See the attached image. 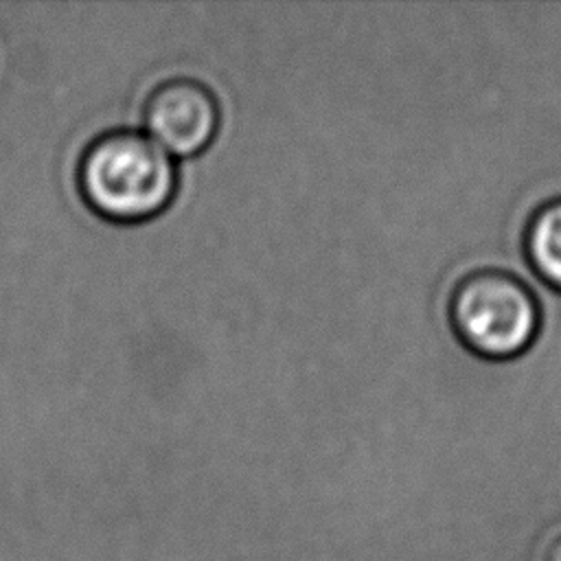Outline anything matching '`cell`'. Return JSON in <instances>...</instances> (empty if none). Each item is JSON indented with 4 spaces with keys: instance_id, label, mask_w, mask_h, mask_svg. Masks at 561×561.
Segmentation results:
<instances>
[{
    "instance_id": "6da1fadb",
    "label": "cell",
    "mask_w": 561,
    "mask_h": 561,
    "mask_svg": "<svg viewBox=\"0 0 561 561\" xmlns=\"http://www.w3.org/2000/svg\"><path fill=\"white\" fill-rule=\"evenodd\" d=\"M175 186V160L140 129H105L77 160V188L83 202L110 221L156 217L171 204Z\"/></svg>"
},
{
    "instance_id": "7a4b0ae2",
    "label": "cell",
    "mask_w": 561,
    "mask_h": 561,
    "mask_svg": "<svg viewBox=\"0 0 561 561\" xmlns=\"http://www.w3.org/2000/svg\"><path fill=\"white\" fill-rule=\"evenodd\" d=\"M449 318L456 333L489 357L524 351L539 322L533 294L517 278L495 270L476 272L456 285Z\"/></svg>"
},
{
    "instance_id": "3957f363",
    "label": "cell",
    "mask_w": 561,
    "mask_h": 561,
    "mask_svg": "<svg viewBox=\"0 0 561 561\" xmlns=\"http://www.w3.org/2000/svg\"><path fill=\"white\" fill-rule=\"evenodd\" d=\"M221 107L199 79L171 77L156 83L142 105L147 134L175 156H195L215 138Z\"/></svg>"
},
{
    "instance_id": "277c9868",
    "label": "cell",
    "mask_w": 561,
    "mask_h": 561,
    "mask_svg": "<svg viewBox=\"0 0 561 561\" xmlns=\"http://www.w3.org/2000/svg\"><path fill=\"white\" fill-rule=\"evenodd\" d=\"M526 243L539 274L561 287V199L537 210Z\"/></svg>"
},
{
    "instance_id": "5b68a950",
    "label": "cell",
    "mask_w": 561,
    "mask_h": 561,
    "mask_svg": "<svg viewBox=\"0 0 561 561\" xmlns=\"http://www.w3.org/2000/svg\"><path fill=\"white\" fill-rule=\"evenodd\" d=\"M546 561H561V530L552 537L546 550Z\"/></svg>"
}]
</instances>
